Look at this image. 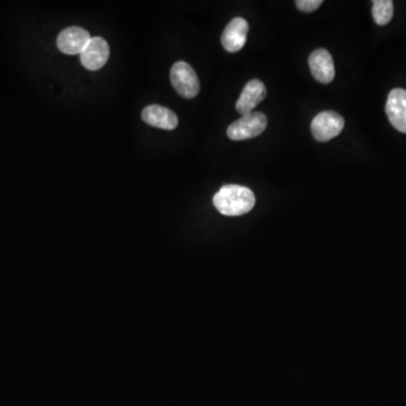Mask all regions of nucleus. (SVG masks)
<instances>
[{
  "instance_id": "obj_1",
  "label": "nucleus",
  "mask_w": 406,
  "mask_h": 406,
  "mask_svg": "<svg viewBox=\"0 0 406 406\" xmlns=\"http://www.w3.org/2000/svg\"><path fill=\"white\" fill-rule=\"evenodd\" d=\"M253 191L242 185L229 184L222 187L215 196L213 205L224 216H242L250 212L255 205Z\"/></svg>"
},
{
  "instance_id": "obj_2",
  "label": "nucleus",
  "mask_w": 406,
  "mask_h": 406,
  "mask_svg": "<svg viewBox=\"0 0 406 406\" xmlns=\"http://www.w3.org/2000/svg\"><path fill=\"white\" fill-rule=\"evenodd\" d=\"M268 127V119L261 112L248 113L228 127L227 135L231 140L242 142L262 135Z\"/></svg>"
},
{
  "instance_id": "obj_3",
  "label": "nucleus",
  "mask_w": 406,
  "mask_h": 406,
  "mask_svg": "<svg viewBox=\"0 0 406 406\" xmlns=\"http://www.w3.org/2000/svg\"><path fill=\"white\" fill-rule=\"evenodd\" d=\"M170 81L174 90L185 98L196 97L200 92L199 77L185 61L176 62L170 69Z\"/></svg>"
},
{
  "instance_id": "obj_4",
  "label": "nucleus",
  "mask_w": 406,
  "mask_h": 406,
  "mask_svg": "<svg viewBox=\"0 0 406 406\" xmlns=\"http://www.w3.org/2000/svg\"><path fill=\"white\" fill-rule=\"evenodd\" d=\"M344 128V119L334 111H324L317 114L311 121V130L316 140L330 142L340 135Z\"/></svg>"
},
{
  "instance_id": "obj_5",
  "label": "nucleus",
  "mask_w": 406,
  "mask_h": 406,
  "mask_svg": "<svg viewBox=\"0 0 406 406\" xmlns=\"http://www.w3.org/2000/svg\"><path fill=\"white\" fill-rule=\"evenodd\" d=\"M110 57V46L102 38H92L81 53L83 66L88 70L101 69Z\"/></svg>"
},
{
  "instance_id": "obj_6",
  "label": "nucleus",
  "mask_w": 406,
  "mask_h": 406,
  "mask_svg": "<svg viewBox=\"0 0 406 406\" xmlns=\"http://www.w3.org/2000/svg\"><path fill=\"white\" fill-rule=\"evenodd\" d=\"M309 64L311 75L318 83L330 84L334 79V61L327 50L317 49L311 52Z\"/></svg>"
},
{
  "instance_id": "obj_7",
  "label": "nucleus",
  "mask_w": 406,
  "mask_h": 406,
  "mask_svg": "<svg viewBox=\"0 0 406 406\" xmlns=\"http://www.w3.org/2000/svg\"><path fill=\"white\" fill-rule=\"evenodd\" d=\"M248 29L250 26L248 20L244 18H236L231 20L222 32V44L224 49L231 53L242 50L248 40Z\"/></svg>"
},
{
  "instance_id": "obj_8",
  "label": "nucleus",
  "mask_w": 406,
  "mask_h": 406,
  "mask_svg": "<svg viewBox=\"0 0 406 406\" xmlns=\"http://www.w3.org/2000/svg\"><path fill=\"white\" fill-rule=\"evenodd\" d=\"M90 33L86 29L72 26L64 29L57 39V46L66 55H81L90 41Z\"/></svg>"
},
{
  "instance_id": "obj_9",
  "label": "nucleus",
  "mask_w": 406,
  "mask_h": 406,
  "mask_svg": "<svg viewBox=\"0 0 406 406\" xmlns=\"http://www.w3.org/2000/svg\"><path fill=\"white\" fill-rule=\"evenodd\" d=\"M386 114L395 129L406 133V90L395 88L389 93L386 103Z\"/></svg>"
},
{
  "instance_id": "obj_10",
  "label": "nucleus",
  "mask_w": 406,
  "mask_h": 406,
  "mask_svg": "<svg viewBox=\"0 0 406 406\" xmlns=\"http://www.w3.org/2000/svg\"><path fill=\"white\" fill-rule=\"evenodd\" d=\"M266 97V88L259 79H252L244 87L236 103V110L242 116L253 112L254 109Z\"/></svg>"
},
{
  "instance_id": "obj_11",
  "label": "nucleus",
  "mask_w": 406,
  "mask_h": 406,
  "mask_svg": "<svg viewBox=\"0 0 406 406\" xmlns=\"http://www.w3.org/2000/svg\"><path fill=\"white\" fill-rule=\"evenodd\" d=\"M142 118L146 123L159 129L174 130L179 124V118L175 113L161 105L144 107Z\"/></svg>"
},
{
  "instance_id": "obj_12",
  "label": "nucleus",
  "mask_w": 406,
  "mask_h": 406,
  "mask_svg": "<svg viewBox=\"0 0 406 406\" xmlns=\"http://www.w3.org/2000/svg\"><path fill=\"white\" fill-rule=\"evenodd\" d=\"M394 15V3L392 0H374L372 1V18L377 25H386Z\"/></svg>"
},
{
  "instance_id": "obj_13",
  "label": "nucleus",
  "mask_w": 406,
  "mask_h": 406,
  "mask_svg": "<svg viewBox=\"0 0 406 406\" xmlns=\"http://www.w3.org/2000/svg\"><path fill=\"white\" fill-rule=\"evenodd\" d=\"M322 0H297L296 6L300 12L311 13L320 8Z\"/></svg>"
}]
</instances>
